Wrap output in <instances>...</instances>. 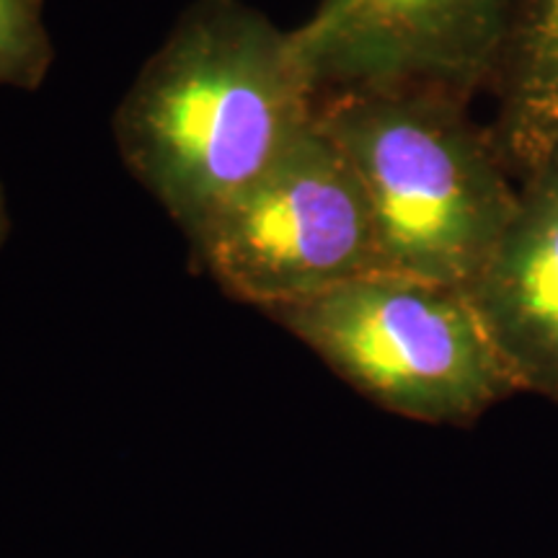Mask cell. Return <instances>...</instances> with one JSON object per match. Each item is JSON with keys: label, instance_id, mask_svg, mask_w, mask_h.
Instances as JSON below:
<instances>
[{"label": "cell", "instance_id": "6da1fadb", "mask_svg": "<svg viewBox=\"0 0 558 558\" xmlns=\"http://www.w3.org/2000/svg\"><path fill=\"white\" fill-rule=\"evenodd\" d=\"M292 29L241 0H194L124 90L122 163L192 239L316 120Z\"/></svg>", "mask_w": 558, "mask_h": 558}, {"label": "cell", "instance_id": "7a4b0ae2", "mask_svg": "<svg viewBox=\"0 0 558 558\" xmlns=\"http://www.w3.org/2000/svg\"><path fill=\"white\" fill-rule=\"evenodd\" d=\"M316 120L367 194L378 271L469 288L520 194L471 99L429 86L341 88L318 94Z\"/></svg>", "mask_w": 558, "mask_h": 558}, {"label": "cell", "instance_id": "3957f363", "mask_svg": "<svg viewBox=\"0 0 558 558\" xmlns=\"http://www.w3.org/2000/svg\"><path fill=\"white\" fill-rule=\"evenodd\" d=\"M267 316L362 396L414 422L465 427L520 393L452 284L367 271Z\"/></svg>", "mask_w": 558, "mask_h": 558}, {"label": "cell", "instance_id": "277c9868", "mask_svg": "<svg viewBox=\"0 0 558 558\" xmlns=\"http://www.w3.org/2000/svg\"><path fill=\"white\" fill-rule=\"evenodd\" d=\"M190 246L222 292L262 313L378 271L367 194L318 120Z\"/></svg>", "mask_w": 558, "mask_h": 558}, {"label": "cell", "instance_id": "5b68a950", "mask_svg": "<svg viewBox=\"0 0 558 558\" xmlns=\"http://www.w3.org/2000/svg\"><path fill=\"white\" fill-rule=\"evenodd\" d=\"M520 0H320L292 41L318 94L429 86L488 88Z\"/></svg>", "mask_w": 558, "mask_h": 558}, {"label": "cell", "instance_id": "8992f818", "mask_svg": "<svg viewBox=\"0 0 558 558\" xmlns=\"http://www.w3.org/2000/svg\"><path fill=\"white\" fill-rule=\"evenodd\" d=\"M465 295L520 393L558 403V160L520 179L518 207Z\"/></svg>", "mask_w": 558, "mask_h": 558}, {"label": "cell", "instance_id": "52a82bcc", "mask_svg": "<svg viewBox=\"0 0 558 558\" xmlns=\"http://www.w3.org/2000/svg\"><path fill=\"white\" fill-rule=\"evenodd\" d=\"M486 94L497 101L488 128L520 181L558 143V0H520Z\"/></svg>", "mask_w": 558, "mask_h": 558}, {"label": "cell", "instance_id": "ba28073f", "mask_svg": "<svg viewBox=\"0 0 558 558\" xmlns=\"http://www.w3.org/2000/svg\"><path fill=\"white\" fill-rule=\"evenodd\" d=\"M52 65L45 0H0V86L37 90Z\"/></svg>", "mask_w": 558, "mask_h": 558}, {"label": "cell", "instance_id": "9c48e42d", "mask_svg": "<svg viewBox=\"0 0 558 558\" xmlns=\"http://www.w3.org/2000/svg\"><path fill=\"white\" fill-rule=\"evenodd\" d=\"M9 230H11V220H9V213H5L3 186H0V246H3V241L9 239Z\"/></svg>", "mask_w": 558, "mask_h": 558}, {"label": "cell", "instance_id": "30bf717a", "mask_svg": "<svg viewBox=\"0 0 558 558\" xmlns=\"http://www.w3.org/2000/svg\"><path fill=\"white\" fill-rule=\"evenodd\" d=\"M548 160H558V143H556V148H554V150H550V156H548ZM548 160H546V163H548Z\"/></svg>", "mask_w": 558, "mask_h": 558}]
</instances>
